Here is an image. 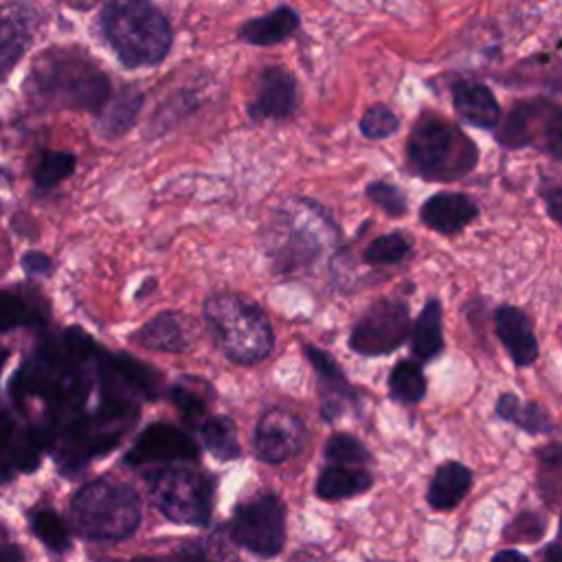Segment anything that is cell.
Listing matches in <instances>:
<instances>
[{
	"label": "cell",
	"instance_id": "obj_1",
	"mask_svg": "<svg viewBox=\"0 0 562 562\" xmlns=\"http://www.w3.org/2000/svg\"><path fill=\"white\" fill-rule=\"evenodd\" d=\"M204 323L217 349L235 364H257L272 351L266 312L244 294L217 292L204 303Z\"/></svg>",
	"mask_w": 562,
	"mask_h": 562
},
{
	"label": "cell",
	"instance_id": "obj_2",
	"mask_svg": "<svg viewBox=\"0 0 562 562\" xmlns=\"http://www.w3.org/2000/svg\"><path fill=\"white\" fill-rule=\"evenodd\" d=\"M101 29L127 68L156 66L171 46V26L149 0H110L101 11Z\"/></svg>",
	"mask_w": 562,
	"mask_h": 562
},
{
	"label": "cell",
	"instance_id": "obj_3",
	"mask_svg": "<svg viewBox=\"0 0 562 562\" xmlns=\"http://www.w3.org/2000/svg\"><path fill=\"white\" fill-rule=\"evenodd\" d=\"M479 160V147L454 123L437 114H422L406 143V162L417 178L452 182L468 176Z\"/></svg>",
	"mask_w": 562,
	"mask_h": 562
},
{
	"label": "cell",
	"instance_id": "obj_4",
	"mask_svg": "<svg viewBox=\"0 0 562 562\" xmlns=\"http://www.w3.org/2000/svg\"><path fill=\"white\" fill-rule=\"evenodd\" d=\"M31 90L57 108L99 112L110 99V79L77 50H48L33 66Z\"/></svg>",
	"mask_w": 562,
	"mask_h": 562
},
{
	"label": "cell",
	"instance_id": "obj_5",
	"mask_svg": "<svg viewBox=\"0 0 562 562\" xmlns=\"http://www.w3.org/2000/svg\"><path fill=\"white\" fill-rule=\"evenodd\" d=\"M70 520L88 540H123L140 525V501L132 485L110 476L97 479L72 496Z\"/></svg>",
	"mask_w": 562,
	"mask_h": 562
},
{
	"label": "cell",
	"instance_id": "obj_6",
	"mask_svg": "<svg viewBox=\"0 0 562 562\" xmlns=\"http://www.w3.org/2000/svg\"><path fill=\"white\" fill-rule=\"evenodd\" d=\"M213 481L193 468H162L149 476L154 505L178 525L206 527L213 514Z\"/></svg>",
	"mask_w": 562,
	"mask_h": 562
},
{
	"label": "cell",
	"instance_id": "obj_7",
	"mask_svg": "<svg viewBox=\"0 0 562 562\" xmlns=\"http://www.w3.org/2000/svg\"><path fill=\"white\" fill-rule=\"evenodd\" d=\"M310 211L303 213H279L274 217L272 237L268 241L270 257L279 272H292L303 266H310L323 252V244L331 241L336 235V226L329 222L323 209L314 202L307 204Z\"/></svg>",
	"mask_w": 562,
	"mask_h": 562
},
{
	"label": "cell",
	"instance_id": "obj_8",
	"mask_svg": "<svg viewBox=\"0 0 562 562\" xmlns=\"http://www.w3.org/2000/svg\"><path fill=\"white\" fill-rule=\"evenodd\" d=\"M226 533L235 547L274 558L285 544V507L277 494H261L235 507Z\"/></svg>",
	"mask_w": 562,
	"mask_h": 562
},
{
	"label": "cell",
	"instance_id": "obj_9",
	"mask_svg": "<svg viewBox=\"0 0 562 562\" xmlns=\"http://www.w3.org/2000/svg\"><path fill=\"white\" fill-rule=\"evenodd\" d=\"M411 331L408 305L404 299L380 296L356 321L349 334V349L360 356H386L395 351Z\"/></svg>",
	"mask_w": 562,
	"mask_h": 562
},
{
	"label": "cell",
	"instance_id": "obj_10",
	"mask_svg": "<svg viewBox=\"0 0 562 562\" xmlns=\"http://www.w3.org/2000/svg\"><path fill=\"white\" fill-rule=\"evenodd\" d=\"M560 108L547 99H529L516 103L498 125L496 138L507 149L536 145L560 158Z\"/></svg>",
	"mask_w": 562,
	"mask_h": 562
},
{
	"label": "cell",
	"instance_id": "obj_11",
	"mask_svg": "<svg viewBox=\"0 0 562 562\" xmlns=\"http://www.w3.org/2000/svg\"><path fill=\"white\" fill-rule=\"evenodd\" d=\"M198 457H200V448L189 432L167 422H154L140 430L132 448L125 452L123 461L127 465H145V463L198 461Z\"/></svg>",
	"mask_w": 562,
	"mask_h": 562
},
{
	"label": "cell",
	"instance_id": "obj_12",
	"mask_svg": "<svg viewBox=\"0 0 562 562\" xmlns=\"http://www.w3.org/2000/svg\"><path fill=\"white\" fill-rule=\"evenodd\" d=\"M303 422L281 406H270L261 413L255 430V452L263 463H283L303 446Z\"/></svg>",
	"mask_w": 562,
	"mask_h": 562
},
{
	"label": "cell",
	"instance_id": "obj_13",
	"mask_svg": "<svg viewBox=\"0 0 562 562\" xmlns=\"http://www.w3.org/2000/svg\"><path fill=\"white\" fill-rule=\"evenodd\" d=\"M296 81L281 66H268L257 81L255 99L248 103L252 121H283L296 112Z\"/></svg>",
	"mask_w": 562,
	"mask_h": 562
},
{
	"label": "cell",
	"instance_id": "obj_14",
	"mask_svg": "<svg viewBox=\"0 0 562 562\" xmlns=\"http://www.w3.org/2000/svg\"><path fill=\"white\" fill-rule=\"evenodd\" d=\"M305 353L314 367V373L318 375L321 391L327 393L321 404V417L331 424L342 415V406H345L342 402H351L353 406H358L360 397H358L356 389L349 384L340 364L325 349L305 345Z\"/></svg>",
	"mask_w": 562,
	"mask_h": 562
},
{
	"label": "cell",
	"instance_id": "obj_15",
	"mask_svg": "<svg viewBox=\"0 0 562 562\" xmlns=\"http://www.w3.org/2000/svg\"><path fill=\"white\" fill-rule=\"evenodd\" d=\"M494 329L516 367H529L538 358V340L531 318L516 305H501L494 312Z\"/></svg>",
	"mask_w": 562,
	"mask_h": 562
},
{
	"label": "cell",
	"instance_id": "obj_16",
	"mask_svg": "<svg viewBox=\"0 0 562 562\" xmlns=\"http://www.w3.org/2000/svg\"><path fill=\"white\" fill-rule=\"evenodd\" d=\"M479 215V204L468 193L439 191L430 195L422 209L419 220L435 233L454 235L463 231Z\"/></svg>",
	"mask_w": 562,
	"mask_h": 562
},
{
	"label": "cell",
	"instance_id": "obj_17",
	"mask_svg": "<svg viewBox=\"0 0 562 562\" xmlns=\"http://www.w3.org/2000/svg\"><path fill=\"white\" fill-rule=\"evenodd\" d=\"M193 323L176 312H162L149 318L140 329L132 334V340L145 349L165 351V353H182L193 342Z\"/></svg>",
	"mask_w": 562,
	"mask_h": 562
},
{
	"label": "cell",
	"instance_id": "obj_18",
	"mask_svg": "<svg viewBox=\"0 0 562 562\" xmlns=\"http://www.w3.org/2000/svg\"><path fill=\"white\" fill-rule=\"evenodd\" d=\"M35 29V15L24 4L0 7V79L26 50Z\"/></svg>",
	"mask_w": 562,
	"mask_h": 562
},
{
	"label": "cell",
	"instance_id": "obj_19",
	"mask_svg": "<svg viewBox=\"0 0 562 562\" xmlns=\"http://www.w3.org/2000/svg\"><path fill=\"white\" fill-rule=\"evenodd\" d=\"M452 105L459 119L479 130H494L501 119V108L492 90L476 81H459L452 88Z\"/></svg>",
	"mask_w": 562,
	"mask_h": 562
},
{
	"label": "cell",
	"instance_id": "obj_20",
	"mask_svg": "<svg viewBox=\"0 0 562 562\" xmlns=\"http://www.w3.org/2000/svg\"><path fill=\"white\" fill-rule=\"evenodd\" d=\"M472 487V470L459 461H443L435 468L426 501L437 512L454 509Z\"/></svg>",
	"mask_w": 562,
	"mask_h": 562
},
{
	"label": "cell",
	"instance_id": "obj_21",
	"mask_svg": "<svg viewBox=\"0 0 562 562\" xmlns=\"http://www.w3.org/2000/svg\"><path fill=\"white\" fill-rule=\"evenodd\" d=\"M411 334V351L417 360H432L443 351V310L437 296H430Z\"/></svg>",
	"mask_w": 562,
	"mask_h": 562
},
{
	"label": "cell",
	"instance_id": "obj_22",
	"mask_svg": "<svg viewBox=\"0 0 562 562\" xmlns=\"http://www.w3.org/2000/svg\"><path fill=\"white\" fill-rule=\"evenodd\" d=\"M299 29V15L290 7H277L274 11L248 20L239 29V37L252 46H272L288 40Z\"/></svg>",
	"mask_w": 562,
	"mask_h": 562
},
{
	"label": "cell",
	"instance_id": "obj_23",
	"mask_svg": "<svg viewBox=\"0 0 562 562\" xmlns=\"http://www.w3.org/2000/svg\"><path fill=\"white\" fill-rule=\"evenodd\" d=\"M373 485V476L367 470L353 465H336L325 468L314 485V492L323 501H340L349 496H358Z\"/></svg>",
	"mask_w": 562,
	"mask_h": 562
},
{
	"label": "cell",
	"instance_id": "obj_24",
	"mask_svg": "<svg viewBox=\"0 0 562 562\" xmlns=\"http://www.w3.org/2000/svg\"><path fill=\"white\" fill-rule=\"evenodd\" d=\"M496 415L529 435H547L553 430V422L547 408H542L538 402H522L514 393H503L498 397Z\"/></svg>",
	"mask_w": 562,
	"mask_h": 562
},
{
	"label": "cell",
	"instance_id": "obj_25",
	"mask_svg": "<svg viewBox=\"0 0 562 562\" xmlns=\"http://www.w3.org/2000/svg\"><path fill=\"white\" fill-rule=\"evenodd\" d=\"M140 103H143V94L136 92L134 88H125L119 97H114L112 101H105L99 110L101 112L99 132L105 138L123 136L134 125Z\"/></svg>",
	"mask_w": 562,
	"mask_h": 562
},
{
	"label": "cell",
	"instance_id": "obj_26",
	"mask_svg": "<svg viewBox=\"0 0 562 562\" xmlns=\"http://www.w3.org/2000/svg\"><path fill=\"white\" fill-rule=\"evenodd\" d=\"M169 397L173 402V406L180 411L182 419L189 424H200L211 397H213V384H209L202 378H193V375H184L180 378L171 389H169Z\"/></svg>",
	"mask_w": 562,
	"mask_h": 562
},
{
	"label": "cell",
	"instance_id": "obj_27",
	"mask_svg": "<svg viewBox=\"0 0 562 562\" xmlns=\"http://www.w3.org/2000/svg\"><path fill=\"white\" fill-rule=\"evenodd\" d=\"M198 426L204 448L211 452V457L217 461H235L241 457L237 426L228 415H211Z\"/></svg>",
	"mask_w": 562,
	"mask_h": 562
},
{
	"label": "cell",
	"instance_id": "obj_28",
	"mask_svg": "<svg viewBox=\"0 0 562 562\" xmlns=\"http://www.w3.org/2000/svg\"><path fill=\"white\" fill-rule=\"evenodd\" d=\"M389 393L400 404H419L426 397V375L417 360H397L389 373Z\"/></svg>",
	"mask_w": 562,
	"mask_h": 562
},
{
	"label": "cell",
	"instance_id": "obj_29",
	"mask_svg": "<svg viewBox=\"0 0 562 562\" xmlns=\"http://www.w3.org/2000/svg\"><path fill=\"white\" fill-rule=\"evenodd\" d=\"M33 533L55 553H64L70 549V536L64 520L48 507H37L29 514Z\"/></svg>",
	"mask_w": 562,
	"mask_h": 562
},
{
	"label": "cell",
	"instance_id": "obj_30",
	"mask_svg": "<svg viewBox=\"0 0 562 562\" xmlns=\"http://www.w3.org/2000/svg\"><path fill=\"white\" fill-rule=\"evenodd\" d=\"M408 255H411V239L404 237L402 233L380 235L371 239L362 250L364 261L371 266H395L404 261Z\"/></svg>",
	"mask_w": 562,
	"mask_h": 562
},
{
	"label": "cell",
	"instance_id": "obj_31",
	"mask_svg": "<svg viewBox=\"0 0 562 562\" xmlns=\"http://www.w3.org/2000/svg\"><path fill=\"white\" fill-rule=\"evenodd\" d=\"M75 156L70 151H57V149H46L40 154L35 167H33V178L40 187L48 189L59 184L64 178H68L75 171Z\"/></svg>",
	"mask_w": 562,
	"mask_h": 562
},
{
	"label": "cell",
	"instance_id": "obj_32",
	"mask_svg": "<svg viewBox=\"0 0 562 562\" xmlns=\"http://www.w3.org/2000/svg\"><path fill=\"white\" fill-rule=\"evenodd\" d=\"M325 457L329 463L336 465H364L371 461L369 448L349 432H334L327 439Z\"/></svg>",
	"mask_w": 562,
	"mask_h": 562
},
{
	"label": "cell",
	"instance_id": "obj_33",
	"mask_svg": "<svg viewBox=\"0 0 562 562\" xmlns=\"http://www.w3.org/2000/svg\"><path fill=\"white\" fill-rule=\"evenodd\" d=\"M400 130V119L397 114L384 105V103H373L364 110L360 119V132L369 140H382L393 136Z\"/></svg>",
	"mask_w": 562,
	"mask_h": 562
},
{
	"label": "cell",
	"instance_id": "obj_34",
	"mask_svg": "<svg viewBox=\"0 0 562 562\" xmlns=\"http://www.w3.org/2000/svg\"><path fill=\"white\" fill-rule=\"evenodd\" d=\"M364 193H367V198H369L375 206H380V209H382L386 215H391V217H402V215H406V211H408V200H406V195H404L402 189L395 187L393 182L373 180V182L367 184Z\"/></svg>",
	"mask_w": 562,
	"mask_h": 562
},
{
	"label": "cell",
	"instance_id": "obj_35",
	"mask_svg": "<svg viewBox=\"0 0 562 562\" xmlns=\"http://www.w3.org/2000/svg\"><path fill=\"white\" fill-rule=\"evenodd\" d=\"M547 520L536 512H520L512 525H507V536L512 540H538L544 531Z\"/></svg>",
	"mask_w": 562,
	"mask_h": 562
},
{
	"label": "cell",
	"instance_id": "obj_36",
	"mask_svg": "<svg viewBox=\"0 0 562 562\" xmlns=\"http://www.w3.org/2000/svg\"><path fill=\"white\" fill-rule=\"evenodd\" d=\"M22 263H24V270L33 277H46L53 270V261L42 252H26Z\"/></svg>",
	"mask_w": 562,
	"mask_h": 562
},
{
	"label": "cell",
	"instance_id": "obj_37",
	"mask_svg": "<svg viewBox=\"0 0 562 562\" xmlns=\"http://www.w3.org/2000/svg\"><path fill=\"white\" fill-rule=\"evenodd\" d=\"M542 198L549 204V215L553 217V222H560V189L553 187L547 193H542Z\"/></svg>",
	"mask_w": 562,
	"mask_h": 562
},
{
	"label": "cell",
	"instance_id": "obj_38",
	"mask_svg": "<svg viewBox=\"0 0 562 562\" xmlns=\"http://www.w3.org/2000/svg\"><path fill=\"white\" fill-rule=\"evenodd\" d=\"M0 560H22V551L9 540H0Z\"/></svg>",
	"mask_w": 562,
	"mask_h": 562
},
{
	"label": "cell",
	"instance_id": "obj_39",
	"mask_svg": "<svg viewBox=\"0 0 562 562\" xmlns=\"http://www.w3.org/2000/svg\"><path fill=\"white\" fill-rule=\"evenodd\" d=\"M512 558H516V560H527V555L520 553V551H516V549H503V551L494 553V560H512Z\"/></svg>",
	"mask_w": 562,
	"mask_h": 562
},
{
	"label": "cell",
	"instance_id": "obj_40",
	"mask_svg": "<svg viewBox=\"0 0 562 562\" xmlns=\"http://www.w3.org/2000/svg\"><path fill=\"white\" fill-rule=\"evenodd\" d=\"M547 558H549L551 562H558V542H551V547H549V551H547Z\"/></svg>",
	"mask_w": 562,
	"mask_h": 562
}]
</instances>
